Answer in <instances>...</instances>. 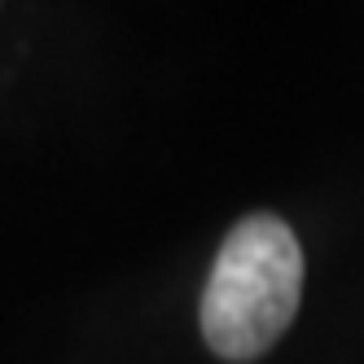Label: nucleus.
<instances>
[{
	"label": "nucleus",
	"instance_id": "f257e3e1",
	"mask_svg": "<svg viewBox=\"0 0 364 364\" xmlns=\"http://www.w3.org/2000/svg\"><path fill=\"white\" fill-rule=\"evenodd\" d=\"M303 299V250L277 215H246L224 237L202 290V338L220 360H259Z\"/></svg>",
	"mask_w": 364,
	"mask_h": 364
}]
</instances>
